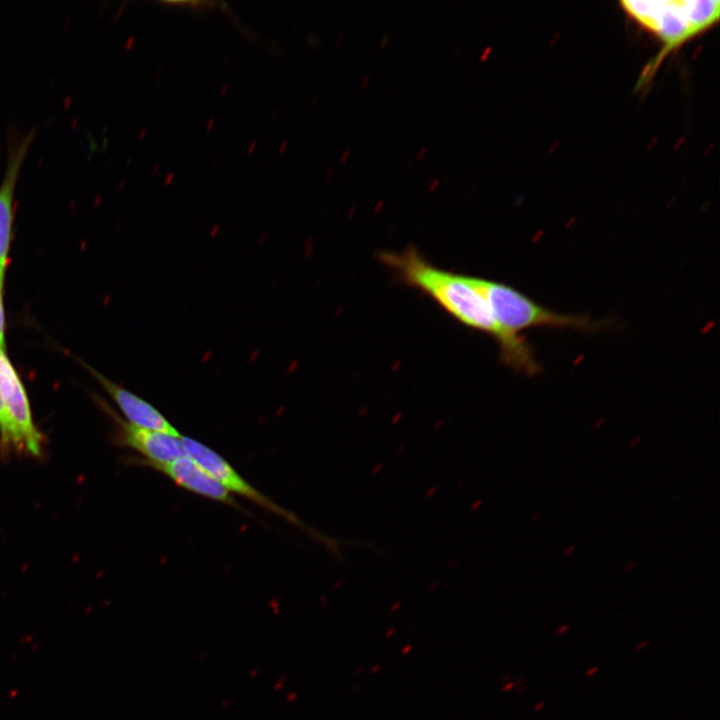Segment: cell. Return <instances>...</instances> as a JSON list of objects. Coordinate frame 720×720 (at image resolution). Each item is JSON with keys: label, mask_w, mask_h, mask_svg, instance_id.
<instances>
[{"label": "cell", "mask_w": 720, "mask_h": 720, "mask_svg": "<svg viewBox=\"0 0 720 720\" xmlns=\"http://www.w3.org/2000/svg\"><path fill=\"white\" fill-rule=\"evenodd\" d=\"M379 258L401 282L429 296L458 322L492 337L507 366L528 375L540 371L530 344L498 325L471 275L439 268L412 247L400 252L382 251Z\"/></svg>", "instance_id": "1"}, {"label": "cell", "mask_w": 720, "mask_h": 720, "mask_svg": "<svg viewBox=\"0 0 720 720\" xmlns=\"http://www.w3.org/2000/svg\"><path fill=\"white\" fill-rule=\"evenodd\" d=\"M472 278L498 325L510 334L519 335L522 330L539 327L594 331L608 325L586 316L551 311L504 283L476 276Z\"/></svg>", "instance_id": "2"}, {"label": "cell", "mask_w": 720, "mask_h": 720, "mask_svg": "<svg viewBox=\"0 0 720 720\" xmlns=\"http://www.w3.org/2000/svg\"><path fill=\"white\" fill-rule=\"evenodd\" d=\"M623 8L665 43L662 59L669 50L705 30L717 21L720 2L696 1H622Z\"/></svg>", "instance_id": "3"}, {"label": "cell", "mask_w": 720, "mask_h": 720, "mask_svg": "<svg viewBox=\"0 0 720 720\" xmlns=\"http://www.w3.org/2000/svg\"><path fill=\"white\" fill-rule=\"evenodd\" d=\"M181 441L185 454L210 473L229 493L240 495L286 521L303 527V524L292 512L284 509L252 486L220 454L193 438L182 435Z\"/></svg>", "instance_id": "4"}, {"label": "cell", "mask_w": 720, "mask_h": 720, "mask_svg": "<svg viewBox=\"0 0 720 720\" xmlns=\"http://www.w3.org/2000/svg\"><path fill=\"white\" fill-rule=\"evenodd\" d=\"M0 392L10 419L16 449L33 456H40L43 437L36 428L28 396L21 379L15 371L5 351L0 350Z\"/></svg>", "instance_id": "5"}, {"label": "cell", "mask_w": 720, "mask_h": 720, "mask_svg": "<svg viewBox=\"0 0 720 720\" xmlns=\"http://www.w3.org/2000/svg\"><path fill=\"white\" fill-rule=\"evenodd\" d=\"M140 463L166 475L179 487L242 510L241 506L226 488L187 455H183L169 462L154 463L140 461Z\"/></svg>", "instance_id": "6"}, {"label": "cell", "mask_w": 720, "mask_h": 720, "mask_svg": "<svg viewBox=\"0 0 720 720\" xmlns=\"http://www.w3.org/2000/svg\"><path fill=\"white\" fill-rule=\"evenodd\" d=\"M120 444L137 451L145 457L144 462L163 463L185 454L181 436L150 430L118 420Z\"/></svg>", "instance_id": "7"}, {"label": "cell", "mask_w": 720, "mask_h": 720, "mask_svg": "<svg viewBox=\"0 0 720 720\" xmlns=\"http://www.w3.org/2000/svg\"><path fill=\"white\" fill-rule=\"evenodd\" d=\"M25 137L9 152L4 177L0 184V289L2 290L11 237L13 201L17 179L31 142Z\"/></svg>", "instance_id": "8"}, {"label": "cell", "mask_w": 720, "mask_h": 720, "mask_svg": "<svg viewBox=\"0 0 720 720\" xmlns=\"http://www.w3.org/2000/svg\"><path fill=\"white\" fill-rule=\"evenodd\" d=\"M94 374L121 410L128 423L174 436H181L165 416L149 402L103 375L97 372H94Z\"/></svg>", "instance_id": "9"}, {"label": "cell", "mask_w": 720, "mask_h": 720, "mask_svg": "<svg viewBox=\"0 0 720 720\" xmlns=\"http://www.w3.org/2000/svg\"><path fill=\"white\" fill-rule=\"evenodd\" d=\"M0 450L3 456L10 453L12 447L16 449L15 434L8 417L3 398L0 392Z\"/></svg>", "instance_id": "10"}, {"label": "cell", "mask_w": 720, "mask_h": 720, "mask_svg": "<svg viewBox=\"0 0 720 720\" xmlns=\"http://www.w3.org/2000/svg\"><path fill=\"white\" fill-rule=\"evenodd\" d=\"M1 292L2 290L0 289V350L5 351V318Z\"/></svg>", "instance_id": "11"}, {"label": "cell", "mask_w": 720, "mask_h": 720, "mask_svg": "<svg viewBox=\"0 0 720 720\" xmlns=\"http://www.w3.org/2000/svg\"><path fill=\"white\" fill-rule=\"evenodd\" d=\"M575 551H576V546L574 544H571L563 550L562 554L564 557H569L572 554H574Z\"/></svg>", "instance_id": "12"}, {"label": "cell", "mask_w": 720, "mask_h": 720, "mask_svg": "<svg viewBox=\"0 0 720 720\" xmlns=\"http://www.w3.org/2000/svg\"><path fill=\"white\" fill-rule=\"evenodd\" d=\"M439 184H440V179H439V178H433V177H432V178H430L429 181H428V186H429V189H430L431 191H434Z\"/></svg>", "instance_id": "13"}, {"label": "cell", "mask_w": 720, "mask_h": 720, "mask_svg": "<svg viewBox=\"0 0 720 720\" xmlns=\"http://www.w3.org/2000/svg\"><path fill=\"white\" fill-rule=\"evenodd\" d=\"M641 441H642V437H641V436H636V437H634L633 439H631V440L629 441V444H628V445H629L630 448H635V447H637V446L641 443Z\"/></svg>", "instance_id": "14"}, {"label": "cell", "mask_w": 720, "mask_h": 720, "mask_svg": "<svg viewBox=\"0 0 720 720\" xmlns=\"http://www.w3.org/2000/svg\"><path fill=\"white\" fill-rule=\"evenodd\" d=\"M636 564H637V562L635 560H630L624 565L623 570L625 572H629L635 568Z\"/></svg>", "instance_id": "15"}, {"label": "cell", "mask_w": 720, "mask_h": 720, "mask_svg": "<svg viewBox=\"0 0 720 720\" xmlns=\"http://www.w3.org/2000/svg\"><path fill=\"white\" fill-rule=\"evenodd\" d=\"M569 628H570L569 624H562L557 628L556 634L563 635L569 630Z\"/></svg>", "instance_id": "16"}, {"label": "cell", "mask_w": 720, "mask_h": 720, "mask_svg": "<svg viewBox=\"0 0 720 720\" xmlns=\"http://www.w3.org/2000/svg\"><path fill=\"white\" fill-rule=\"evenodd\" d=\"M389 39H390L389 35H388V34H384V35L380 38V40H379V47H380V48L386 47V45H387L388 42H389Z\"/></svg>", "instance_id": "17"}, {"label": "cell", "mask_w": 720, "mask_h": 720, "mask_svg": "<svg viewBox=\"0 0 720 720\" xmlns=\"http://www.w3.org/2000/svg\"><path fill=\"white\" fill-rule=\"evenodd\" d=\"M597 672H598V667H597V666H591L590 668H588V669L585 671V676H586V677H592V676H594Z\"/></svg>", "instance_id": "18"}, {"label": "cell", "mask_w": 720, "mask_h": 720, "mask_svg": "<svg viewBox=\"0 0 720 720\" xmlns=\"http://www.w3.org/2000/svg\"><path fill=\"white\" fill-rule=\"evenodd\" d=\"M426 152H427V147L426 146L421 147L416 154V159L421 160L425 156Z\"/></svg>", "instance_id": "19"}, {"label": "cell", "mask_w": 720, "mask_h": 720, "mask_svg": "<svg viewBox=\"0 0 720 720\" xmlns=\"http://www.w3.org/2000/svg\"><path fill=\"white\" fill-rule=\"evenodd\" d=\"M370 78H371V77H370L369 74H367V75L364 76V78L362 79V81H361V83H360V88H361V89H364V88L368 85V83L370 82Z\"/></svg>", "instance_id": "20"}, {"label": "cell", "mask_w": 720, "mask_h": 720, "mask_svg": "<svg viewBox=\"0 0 720 720\" xmlns=\"http://www.w3.org/2000/svg\"><path fill=\"white\" fill-rule=\"evenodd\" d=\"M647 645H648V642H647L646 640H642V641H640L639 643L636 644L635 650H636V651H641V650H643Z\"/></svg>", "instance_id": "21"}, {"label": "cell", "mask_w": 720, "mask_h": 720, "mask_svg": "<svg viewBox=\"0 0 720 720\" xmlns=\"http://www.w3.org/2000/svg\"><path fill=\"white\" fill-rule=\"evenodd\" d=\"M174 177H175V174H174L173 172L168 173L167 176L165 177L164 183H165L166 185L171 184V182L173 181Z\"/></svg>", "instance_id": "22"}, {"label": "cell", "mask_w": 720, "mask_h": 720, "mask_svg": "<svg viewBox=\"0 0 720 720\" xmlns=\"http://www.w3.org/2000/svg\"><path fill=\"white\" fill-rule=\"evenodd\" d=\"M257 143H258L257 140H253V141L249 144L248 149H247L248 154H252V153H253L254 149L257 147Z\"/></svg>", "instance_id": "23"}, {"label": "cell", "mask_w": 720, "mask_h": 720, "mask_svg": "<svg viewBox=\"0 0 720 720\" xmlns=\"http://www.w3.org/2000/svg\"><path fill=\"white\" fill-rule=\"evenodd\" d=\"M288 144H289V141L284 140L279 146V153L283 154L285 152V150L287 149Z\"/></svg>", "instance_id": "24"}, {"label": "cell", "mask_w": 720, "mask_h": 720, "mask_svg": "<svg viewBox=\"0 0 720 720\" xmlns=\"http://www.w3.org/2000/svg\"><path fill=\"white\" fill-rule=\"evenodd\" d=\"M349 155H350V150L349 149L344 150V152L342 153V155L340 157V162L345 163L347 158L349 157Z\"/></svg>", "instance_id": "25"}, {"label": "cell", "mask_w": 720, "mask_h": 720, "mask_svg": "<svg viewBox=\"0 0 720 720\" xmlns=\"http://www.w3.org/2000/svg\"><path fill=\"white\" fill-rule=\"evenodd\" d=\"M545 704H546L545 701L537 702V703L533 706V709H534L535 711H540L542 708L545 707Z\"/></svg>", "instance_id": "26"}, {"label": "cell", "mask_w": 720, "mask_h": 720, "mask_svg": "<svg viewBox=\"0 0 720 720\" xmlns=\"http://www.w3.org/2000/svg\"><path fill=\"white\" fill-rule=\"evenodd\" d=\"M541 517H542V513H541V512H536V513L533 514V516H532V518H531V522H532V523H536V522H538V521L540 520Z\"/></svg>", "instance_id": "27"}, {"label": "cell", "mask_w": 720, "mask_h": 720, "mask_svg": "<svg viewBox=\"0 0 720 720\" xmlns=\"http://www.w3.org/2000/svg\"><path fill=\"white\" fill-rule=\"evenodd\" d=\"M344 37H345V32H343V31L340 32L339 35H338V37H337V39H336V45H337V46L341 44V42L343 41Z\"/></svg>", "instance_id": "28"}, {"label": "cell", "mask_w": 720, "mask_h": 720, "mask_svg": "<svg viewBox=\"0 0 720 720\" xmlns=\"http://www.w3.org/2000/svg\"><path fill=\"white\" fill-rule=\"evenodd\" d=\"M229 88V84L225 83L220 90V96H224Z\"/></svg>", "instance_id": "29"}, {"label": "cell", "mask_w": 720, "mask_h": 720, "mask_svg": "<svg viewBox=\"0 0 720 720\" xmlns=\"http://www.w3.org/2000/svg\"><path fill=\"white\" fill-rule=\"evenodd\" d=\"M214 124H215V119H214V118H211V119L208 121L207 125H206V130H207V131H210V130L212 129V127H213Z\"/></svg>", "instance_id": "30"}, {"label": "cell", "mask_w": 720, "mask_h": 720, "mask_svg": "<svg viewBox=\"0 0 720 720\" xmlns=\"http://www.w3.org/2000/svg\"><path fill=\"white\" fill-rule=\"evenodd\" d=\"M462 47H463V46H462L461 44L458 45V46L454 49L452 56H453V57H456V56L459 54V52L462 50Z\"/></svg>", "instance_id": "31"}, {"label": "cell", "mask_w": 720, "mask_h": 720, "mask_svg": "<svg viewBox=\"0 0 720 720\" xmlns=\"http://www.w3.org/2000/svg\"><path fill=\"white\" fill-rule=\"evenodd\" d=\"M160 171V164H156L152 169V175H157Z\"/></svg>", "instance_id": "32"}, {"label": "cell", "mask_w": 720, "mask_h": 720, "mask_svg": "<svg viewBox=\"0 0 720 720\" xmlns=\"http://www.w3.org/2000/svg\"><path fill=\"white\" fill-rule=\"evenodd\" d=\"M333 172H334V169H333L332 167L328 168V170H327V172H326V174H325V178H326L327 180L330 179V177L332 176Z\"/></svg>", "instance_id": "33"}, {"label": "cell", "mask_w": 720, "mask_h": 720, "mask_svg": "<svg viewBox=\"0 0 720 720\" xmlns=\"http://www.w3.org/2000/svg\"><path fill=\"white\" fill-rule=\"evenodd\" d=\"M490 48H491L490 46H489V47H486L485 51H484V52L481 54V56H480V59H481V60H483V59L486 58L487 54H488L489 51H490Z\"/></svg>", "instance_id": "34"}, {"label": "cell", "mask_w": 720, "mask_h": 720, "mask_svg": "<svg viewBox=\"0 0 720 720\" xmlns=\"http://www.w3.org/2000/svg\"><path fill=\"white\" fill-rule=\"evenodd\" d=\"M146 133H147V128H144V129L142 130V133H141L140 138H141V139L144 138L145 135H146Z\"/></svg>", "instance_id": "35"}, {"label": "cell", "mask_w": 720, "mask_h": 720, "mask_svg": "<svg viewBox=\"0 0 720 720\" xmlns=\"http://www.w3.org/2000/svg\"><path fill=\"white\" fill-rule=\"evenodd\" d=\"M602 423H603V420H599L598 422H596V424L594 425V427H595V428H599V427L602 425Z\"/></svg>", "instance_id": "36"}, {"label": "cell", "mask_w": 720, "mask_h": 720, "mask_svg": "<svg viewBox=\"0 0 720 720\" xmlns=\"http://www.w3.org/2000/svg\"><path fill=\"white\" fill-rule=\"evenodd\" d=\"M278 112H279V109H278V108L274 110V113H273V115H272V119H275V117L277 116Z\"/></svg>", "instance_id": "37"}, {"label": "cell", "mask_w": 720, "mask_h": 720, "mask_svg": "<svg viewBox=\"0 0 720 720\" xmlns=\"http://www.w3.org/2000/svg\"><path fill=\"white\" fill-rule=\"evenodd\" d=\"M411 165H412V160L409 159V160L406 162V167L409 168Z\"/></svg>", "instance_id": "38"}, {"label": "cell", "mask_w": 720, "mask_h": 720, "mask_svg": "<svg viewBox=\"0 0 720 720\" xmlns=\"http://www.w3.org/2000/svg\"><path fill=\"white\" fill-rule=\"evenodd\" d=\"M162 71H163V68L160 67V68L158 69V71H157V76H159V75L161 76V75H162Z\"/></svg>", "instance_id": "39"}, {"label": "cell", "mask_w": 720, "mask_h": 720, "mask_svg": "<svg viewBox=\"0 0 720 720\" xmlns=\"http://www.w3.org/2000/svg\"><path fill=\"white\" fill-rule=\"evenodd\" d=\"M318 98H319V96L316 95V96L314 97L313 101H312V104H315V102L317 101Z\"/></svg>", "instance_id": "40"}, {"label": "cell", "mask_w": 720, "mask_h": 720, "mask_svg": "<svg viewBox=\"0 0 720 720\" xmlns=\"http://www.w3.org/2000/svg\"><path fill=\"white\" fill-rule=\"evenodd\" d=\"M512 686H513V683H510V684L507 686L506 689L508 690V689H510V687H512Z\"/></svg>", "instance_id": "41"}]
</instances>
